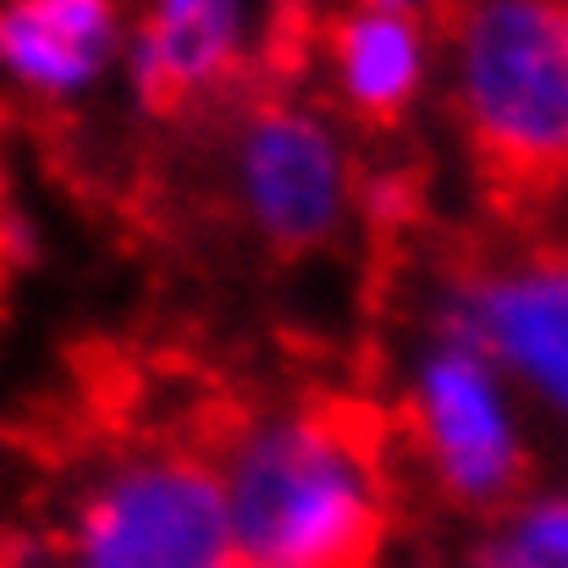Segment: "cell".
I'll return each mask as SVG.
<instances>
[{
	"instance_id": "obj_3",
	"label": "cell",
	"mask_w": 568,
	"mask_h": 568,
	"mask_svg": "<svg viewBox=\"0 0 568 568\" xmlns=\"http://www.w3.org/2000/svg\"><path fill=\"white\" fill-rule=\"evenodd\" d=\"M50 568H237L215 464L189 447L111 458L72 497Z\"/></svg>"
},
{
	"instance_id": "obj_2",
	"label": "cell",
	"mask_w": 568,
	"mask_h": 568,
	"mask_svg": "<svg viewBox=\"0 0 568 568\" xmlns=\"http://www.w3.org/2000/svg\"><path fill=\"white\" fill-rule=\"evenodd\" d=\"M453 111L503 210L568 193V0H453Z\"/></svg>"
},
{
	"instance_id": "obj_1",
	"label": "cell",
	"mask_w": 568,
	"mask_h": 568,
	"mask_svg": "<svg viewBox=\"0 0 568 568\" xmlns=\"http://www.w3.org/2000/svg\"><path fill=\"white\" fill-rule=\"evenodd\" d=\"M232 552L254 568H376L392 525L376 419L348 403H287L237 419L215 447Z\"/></svg>"
},
{
	"instance_id": "obj_11",
	"label": "cell",
	"mask_w": 568,
	"mask_h": 568,
	"mask_svg": "<svg viewBox=\"0 0 568 568\" xmlns=\"http://www.w3.org/2000/svg\"><path fill=\"white\" fill-rule=\"evenodd\" d=\"M260 11H265V61L276 67V61H293L298 55V44L310 39L304 28L315 22V0H254Z\"/></svg>"
},
{
	"instance_id": "obj_4",
	"label": "cell",
	"mask_w": 568,
	"mask_h": 568,
	"mask_svg": "<svg viewBox=\"0 0 568 568\" xmlns=\"http://www.w3.org/2000/svg\"><path fill=\"white\" fill-rule=\"evenodd\" d=\"M226 193L265 248L315 254L354 221L359 178L326 111L293 94H254L226 128Z\"/></svg>"
},
{
	"instance_id": "obj_8",
	"label": "cell",
	"mask_w": 568,
	"mask_h": 568,
	"mask_svg": "<svg viewBox=\"0 0 568 568\" xmlns=\"http://www.w3.org/2000/svg\"><path fill=\"white\" fill-rule=\"evenodd\" d=\"M116 50V0H0V78L39 105L89 94Z\"/></svg>"
},
{
	"instance_id": "obj_6",
	"label": "cell",
	"mask_w": 568,
	"mask_h": 568,
	"mask_svg": "<svg viewBox=\"0 0 568 568\" xmlns=\"http://www.w3.org/2000/svg\"><path fill=\"white\" fill-rule=\"evenodd\" d=\"M436 326L464 332L497 371L536 386L568 414V248L458 265Z\"/></svg>"
},
{
	"instance_id": "obj_9",
	"label": "cell",
	"mask_w": 568,
	"mask_h": 568,
	"mask_svg": "<svg viewBox=\"0 0 568 568\" xmlns=\"http://www.w3.org/2000/svg\"><path fill=\"white\" fill-rule=\"evenodd\" d=\"M315 50L337 105L365 128L403 122L430 72V28L371 6L332 11L315 33Z\"/></svg>"
},
{
	"instance_id": "obj_13",
	"label": "cell",
	"mask_w": 568,
	"mask_h": 568,
	"mask_svg": "<svg viewBox=\"0 0 568 568\" xmlns=\"http://www.w3.org/2000/svg\"><path fill=\"white\" fill-rule=\"evenodd\" d=\"M348 6H371V11H392V17H414V22H442L453 11V0H348Z\"/></svg>"
},
{
	"instance_id": "obj_10",
	"label": "cell",
	"mask_w": 568,
	"mask_h": 568,
	"mask_svg": "<svg viewBox=\"0 0 568 568\" xmlns=\"http://www.w3.org/2000/svg\"><path fill=\"white\" fill-rule=\"evenodd\" d=\"M514 568H568V497H536L503 514L491 530Z\"/></svg>"
},
{
	"instance_id": "obj_14",
	"label": "cell",
	"mask_w": 568,
	"mask_h": 568,
	"mask_svg": "<svg viewBox=\"0 0 568 568\" xmlns=\"http://www.w3.org/2000/svg\"><path fill=\"white\" fill-rule=\"evenodd\" d=\"M237 568H254V564H237Z\"/></svg>"
},
{
	"instance_id": "obj_7",
	"label": "cell",
	"mask_w": 568,
	"mask_h": 568,
	"mask_svg": "<svg viewBox=\"0 0 568 568\" xmlns=\"http://www.w3.org/2000/svg\"><path fill=\"white\" fill-rule=\"evenodd\" d=\"M260 17L254 0H144L128 39L139 105L161 122L226 105L265 50Z\"/></svg>"
},
{
	"instance_id": "obj_5",
	"label": "cell",
	"mask_w": 568,
	"mask_h": 568,
	"mask_svg": "<svg viewBox=\"0 0 568 568\" xmlns=\"http://www.w3.org/2000/svg\"><path fill=\"white\" fill-rule=\"evenodd\" d=\"M408 447L447 508L508 514L525 497L530 453L503 371L453 326H436L408 376Z\"/></svg>"
},
{
	"instance_id": "obj_12",
	"label": "cell",
	"mask_w": 568,
	"mask_h": 568,
	"mask_svg": "<svg viewBox=\"0 0 568 568\" xmlns=\"http://www.w3.org/2000/svg\"><path fill=\"white\" fill-rule=\"evenodd\" d=\"M22 260H33V232L28 215L11 204V178H6V139H0V276L17 271Z\"/></svg>"
}]
</instances>
